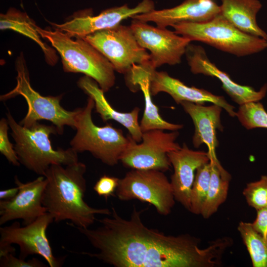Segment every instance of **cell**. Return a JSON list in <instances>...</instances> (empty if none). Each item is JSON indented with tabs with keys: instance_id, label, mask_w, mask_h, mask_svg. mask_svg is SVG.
<instances>
[{
	"instance_id": "obj_4",
	"label": "cell",
	"mask_w": 267,
	"mask_h": 267,
	"mask_svg": "<svg viewBox=\"0 0 267 267\" xmlns=\"http://www.w3.org/2000/svg\"><path fill=\"white\" fill-rule=\"evenodd\" d=\"M37 30L58 51L65 72L84 74L95 81L104 92L114 86L115 75L113 65L89 42L80 37L72 40L57 30L43 29L38 26Z\"/></svg>"
},
{
	"instance_id": "obj_8",
	"label": "cell",
	"mask_w": 267,
	"mask_h": 267,
	"mask_svg": "<svg viewBox=\"0 0 267 267\" xmlns=\"http://www.w3.org/2000/svg\"><path fill=\"white\" fill-rule=\"evenodd\" d=\"M115 194L122 201L148 203L163 216L170 214L176 201L170 181L156 170L132 169L120 178Z\"/></svg>"
},
{
	"instance_id": "obj_7",
	"label": "cell",
	"mask_w": 267,
	"mask_h": 267,
	"mask_svg": "<svg viewBox=\"0 0 267 267\" xmlns=\"http://www.w3.org/2000/svg\"><path fill=\"white\" fill-rule=\"evenodd\" d=\"M16 68V85L12 90L1 95L0 100L5 101L19 95L25 99L28 111L19 124L29 127L39 120H45L56 127L58 134H63L65 126L75 130L76 117L80 108L73 111L66 110L60 104L61 95L44 96L34 90L30 84L29 72L22 54L17 58Z\"/></svg>"
},
{
	"instance_id": "obj_32",
	"label": "cell",
	"mask_w": 267,
	"mask_h": 267,
	"mask_svg": "<svg viewBox=\"0 0 267 267\" xmlns=\"http://www.w3.org/2000/svg\"><path fill=\"white\" fill-rule=\"evenodd\" d=\"M257 211V217L251 223L254 228L267 239V206Z\"/></svg>"
},
{
	"instance_id": "obj_24",
	"label": "cell",
	"mask_w": 267,
	"mask_h": 267,
	"mask_svg": "<svg viewBox=\"0 0 267 267\" xmlns=\"http://www.w3.org/2000/svg\"><path fill=\"white\" fill-rule=\"evenodd\" d=\"M210 184L200 214L205 219L210 218L214 215L225 201L231 179L230 175L222 167L220 161L210 162Z\"/></svg>"
},
{
	"instance_id": "obj_2",
	"label": "cell",
	"mask_w": 267,
	"mask_h": 267,
	"mask_svg": "<svg viewBox=\"0 0 267 267\" xmlns=\"http://www.w3.org/2000/svg\"><path fill=\"white\" fill-rule=\"evenodd\" d=\"M52 164L44 176L47 183L43 197V205L51 215L54 222L69 220L72 227L89 228L95 221L96 215L109 216L111 209L95 208L84 200L86 166L83 163L65 166Z\"/></svg>"
},
{
	"instance_id": "obj_22",
	"label": "cell",
	"mask_w": 267,
	"mask_h": 267,
	"mask_svg": "<svg viewBox=\"0 0 267 267\" xmlns=\"http://www.w3.org/2000/svg\"><path fill=\"white\" fill-rule=\"evenodd\" d=\"M220 13L233 26L247 34L267 40V33L257 21L262 7L259 0H221Z\"/></svg>"
},
{
	"instance_id": "obj_29",
	"label": "cell",
	"mask_w": 267,
	"mask_h": 267,
	"mask_svg": "<svg viewBox=\"0 0 267 267\" xmlns=\"http://www.w3.org/2000/svg\"><path fill=\"white\" fill-rule=\"evenodd\" d=\"M9 124L7 119L2 118L0 121V152L9 163L15 166H19L18 156L8 136Z\"/></svg>"
},
{
	"instance_id": "obj_1",
	"label": "cell",
	"mask_w": 267,
	"mask_h": 267,
	"mask_svg": "<svg viewBox=\"0 0 267 267\" xmlns=\"http://www.w3.org/2000/svg\"><path fill=\"white\" fill-rule=\"evenodd\" d=\"M148 208L134 207L129 220L114 207L112 213L97 221L94 229L74 227L83 234L96 253L81 254L96 258L115 267H217L230 246L225 237L217 238L204 248L201 240L189 234L168 235L146 226L141 215Z\"/></svg>"
},
{
	"instance_id": "obj_10",
	"label": "cell",
	"mask_w": 267,
	"mask_h": 267,
	"mask_svg": "<svg viewBox=\"0 0 267 267\" xmlns=\"http://www.w3.org/2000/svg\"><path fill=\"white\" fill-rule=\"evenodd\" d=\"M178 135V131L166 133L162 130H152L142 133L141 143H138L130 134L129 143L120 162L132 169L166 172L172 166L168 153L181 147L176 142Z\"/></svg>"
},
{
	"instance_id": "obj_20",
	"label": "cell",
	"mask_w": 267,
	"mask_h": 267,
	"mask_svg": "<svg viewBox=\"0 0 267 267\" xmlns=\"http://www.w3.org/2000/svg\"><path fill=\"white\" fill-rule=\"evenodd\" d=\"M149 65L134 64L126 75V83L132 91L140 89L143 94L145 107L140 123L142 133L152 130L178 131L183 127L181 124H173L165 121L159 113V109L151 98L150 88Z\"/></svg>"
},
{
	"instance_id": "obj_14",
	"label": "cell",
	"mask_w": 267,
	"mask_h": 267,
	"mask_svg": "<svg viewBox=\"0 0 267 267\" xmlns=\"http://www.w3.org/2000/svg\"><path fill=\"white\" fill-rule=\"evenodd\" d=\"M14 182L19 187L16 195L9 200L0 201V225L21 219L26 225L46 213L43 205V197L47 179L44 176L26 183L21 182L15 176Z\"/></svg>"
},
{
	"instance_id": "obj_31",
	"label": "cell",
	"mask_w": 267,
	"mask_h": 267,
	"mask_svg": "<svg viewBox=\"0 0 267 267\" xmlns=\"http://www.w3.org/2000/svg\"><path fill=\"white\" fill-rule=\"evenodd\" d=\"M119 180L118 178L104 175L96 182L93 190L99 196L107 199L115 193Z\"/></svg>"
},
{
	"instance_id": "obj_6",
	"label": "cell",
	"mask_w": 267,
	"mask_h": 267,
	"mask_svg": "<svg viewBox=\"0 0 267 267\" xmlns=\"http://www.w3.org/2000/svg\"><path fill=\"white\" fill-rule=\"evenodd\" d=\"M93 99L89 97L87 104L80 108L76 117V133L70 141L71 147L77 152L88 151L104 164L114 166L128 146L130 135L111 124L99 127L93 122L91 113Z\"/></svg>"
},
{
	"instance_id": "obj_11",
	"label": "cell",
	"mask_w": 267,
	"mask_h": 267,
	"mask_svg": "<svg viewBox=\"0 0 267 267\" xmlns=\"http://www.w3.org/2000/svg\"><path fill=\"white\" fill-rule=\"evenodd\" d=\"M54 222L53 217L46 212L29 224L21 226L18 222L0 227V248L17 244L20 248L19 258L26 259L29 255L42 257L50 267L62 266L65 257L57 258L46 235L48 226Z\"/></svg>"
},
{
	"instance_id": "obj_17",
	"label": "cell",
	"mask_w": 267,
	"mask_h": 267,
	"mask_svg": "<svg viewBox=\"0 0 267 267\" xmlns=\"http://www.w3.org/2000/svg\"><path fill=\"white\" fill-rule=\"evenodd\" d=\"M150 88L152 95L160 92L169 94L177 104L188 101L204 104L211 102L224 109L231 117L236 116L234 107L223 96L216 95L202 89L189 87L178 79L170 76L167 72L157 71L149 65Z\"/></svg>"
},
{
	"instance_id": "obj_16",
	"label": "cell",
	"mask_w": 267,
	"mask_h": 267,
	"mask_svg": "<svg viewBox=\"0 0 267 267\" xmlns=\"http://www.w3.org/2000/svg\"><path fill=\"white\" fill-rule=\"evenodd\" d=\"M174 168L171 178L175 200L190 211V194L196 170L210 162L208 152L189 149L185 143L168 153Z\"/></svg>"
},
{
	"instance_id": "obj_9",
	"label": "cell",
	"mask_w": 267,
	"mask_h": 267,
	"mask_svg": "<svg viewBox=\"0 0 267 267\" xmlns=\"http://www.w3.org/2000/svg\"><path fill=\"white\" fill-rule=\"evenodd\" d=\"M82 38L98 50L119 73L126 75L134 64H149L150 54L139 44L130 26L121 24Z\"/></svg>"
},
{
	"instance_id": "obj_13",
	"label": "cell",
	"mask_w": 267,
	"mask_h": 267,
	"mask_svg": "<svg viewBox=\"0 0 267 267\" xmlns=\"http://www.w3.org/2000/svg\"><path fill=\"white\" fill-rule=\"evenodd\" d=\"M155 9L152 0H142L133 8L125 4L102 11L96 16L88 14L76 16L62 24L51 23L54 30L60 31L72 38H83L96 32L111 28L121 24L129 17L150 12Z\"/></svg>"
},
{
	"instance_id": "obj_19",
	"label": "cell",
	"mask_w": 267,
	"mask_h": 267,
	"mask_svg": "<svg viewBox=\"0 0 267 267\" xmlns=\"http://www.w3.org/2000/svg\"><path fill=\"white\" fill-rule=\"evenodd\" d=\"M180 104L190 116L194 125L192 137L194 147L198 148L201 144H205L208 147L210 162H219L216 152L218 146L216 134L217 130H223L221 121L222 108L214 104L207 106L188 101L182 102Z\"/></svg>"
},
{
	"instance_id": "obj_3",
	"label": "cell",
	"mask_w": 267,
	"mask_h": 267,
	"mask_svg": "<svg viewBox=\"0 0 267 267\" xmlns=\"http://www.w3.org/2000/svg\"><path fill=\"white\" fill-rule=\"evenodd\" d=\"M6 116L19 162L29 170L44 176L52 164L67 166L78 162V152L71 147L55 150L52 147L50 135L58 134L54 125L37 122L26 127L18 124L9 112Z\"/></svg>"
},
{
	"instance_id": "obj_23",
	"label": "cell",
	"mask_w": 267,
	"mask_h": 267,
	"mask_svg": "<svg viewBox=\"0 0 267 267\" xmlns=\"http://www.w3.org/2000/svg\"><path fill=\"white\" fill-rule=\"evenodd\" d=\"M37 26L26 13L14 8H10L5 13L0 15L1 30H13L34 41L43 50L47 63L53 66L57 60L55 51L42 40Z\"/></svg>"
},
{
	"instance_id": "obj_25",
	"label": "cell",
	"mask_w": 267,
	"mask_h": 267,
	"mask_svg": "<svg viewBox=\"0 0 267 267\" xmlns=\"http://www.w3.org/2000/svg\"><path fill=\"white\" fill-rule=\"evenodd\" d=\"M249 254L253 267H267V239L257 231L251 222L241 221L237 227Z\"/></svg>"
},
{
	"instance_id": "obj_12",
	"label": "cell",
	"mask_w": 267,
	"mask_h": 267,
	"mask_svg": "<svg viewBox=\"0 0 267 267\" xmlns=\"http://www.w3.org/2000/svg\"><path fill=\"white\" fill-rule=\"evenodd\" d=\"M131 27L139 44L150 51V65L153 68L181 62L191 42L166 28L154 27L133 19Z\"/></svg>"
},
{
	"instance_id": "obj_18",
	"label": "cell",
	"mask_w": 267,
	"mask_h": 267,
	"mask_svg": "<svg viewBox=\"0 0 267 267\" xmlns=\"http://www.w3.org/2000/svg\"><path fill=\"white\" fill-rule=\"evenodd\" d=\"M220 12V6L214 0H185L174 7L154 9L132 18L144 22H153L158 27L166 28L181 22H206Z\"/></svg>"
},
{
	"instance_id": "obj_28",
	"label": "cell",
	"mask_w": 267,
	"mask_h": 267,
	"mask_svg": "<svg viewBox=\"0 0 267 267\" xmlns=\"http://www.w3.org/2000/svg\"><path fill=\"white\" fill-rule=\"evenodd\" d=\"M243 195L248 205L257 211L267 206V176H262L260 180L248 183Z\"/></svg>"
},
{
	"instance_id": "obj_33",
	"label": "cell",
	"mask_w": 267,
	"mask_h": 267,
	"mask_svg": "<svg viewBox=\"0 0 267 267\" xmlns=\"http://www.w3.org/2000/svg\"><path fill=\"white\" fill-rule=\"evenodd\" d=\"M19 187H16L1 190L0 191V200H9L14 198L19 191Z\"/></svg>"
},
{
	"instance_id": "obj_26",
	"label": "cell",
	"mask_w": 267,
	"mask_h": 267,
	"mask_svg": "<svg viewBox=\"0 0 267 267\" xmlns=\"http://www.w3.org/2000/svg\"><path fill=\"white\" fill-rule=\"evenodd\" d=\"M211 177L210 162L200 167L196 172L190 194V212L200 215L207 195Z\"/></svg>"
},
{
	"instance_id": "obj_21",
	"label": "cell",
	"mask_w": 267,
	"mask_h": 267,
	"mask_svg": "<svg viewBox=\"0 0 267 267\" xmlns=\"http://www.w3.org/2000/svg\"><path fill=\"white\" fill-rule=\"evenodd\" d=\"M78 86L94 102L95 111L104 122L114 120L125 127L132 138L137 142L142 140V132L138 122L140 109L135 107L130 112H121L114 109L107 100L104 92L97 83L92 78L85 76L77 82Z\"/></svg>"
},
{
	"instance_id": "obj_5",
	"label": "cell",
	"mask_w": 267,
	"mask_h": 267,
	"mask_svg": "<svg viewBox=\"0 0 267 267\" xmlns=\"http://www.w3.org/2000/svg\"><path fill=\"white\" fill-rule=\"evenodd\" d=\"M171 27L176 33L191 41H200L238 57L267 48V40L240 31L221 13L206 22H181Z\"/></svg>"
},
{
	"instance_id": "obj_15",
	"label": "cell",
	"mask_w": 267,
	"mask_h": 267,
	"mask_svg": "<svg viewBox=\"0 0 267 267\" xmlns=\"http://www.w3.org/2000/svg\"><path fill=\"white\" fill-rule=\"evenodd\" d=\"M185 54L192 73L218 78L222 82L223 90L239 105L260 101L265 97L267 92V84L256 90L251 87L236 83L228 74L219 69L210 60L203 47L189 44Z\"/></svg>"
},
{
	"instance_id": "obj_27",
	"label": "cell",
	"mask_w": 267,
	"mask_h": 267,
	"mask_svg": "<svg viewBox=\"0 0 267 267\" xmlns=\"http://www.w3.org/2000/svg\"><path fill=\"white\" fill-rule=\"evenodd\" d=\"M236 116L247 130L259 128L267 129V112L260 101L240 105Z\"/></svg>"
},
{
	"instance_id": "obj_30",
	"label": "cell",
	"mask_w": 267,
	"mask_h": 267,
	"mask_svg": "<svg viewBox=\"0 0 267 267\" xmlns=\"http://www.w3.org/2000/svg\"><path fill=\"white\" fill-rule=\"evenodd\" d=\"M14 253H8L0 256V267H45L44 263L36 258L26 261L15 256Z\"/></svg>"
}]
</instances>
